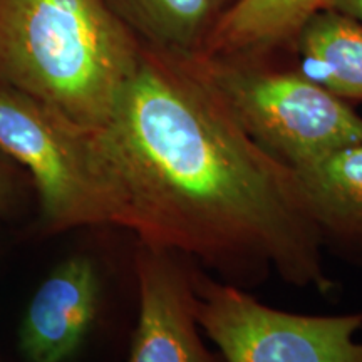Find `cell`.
Instances as JSON below:
<instances>
[{"instance_id":"7a4b0ae2","label":"cell","mask_w":362,"mask_h":362,"mask_svg":"<svg viewBox=\"0 0 362 362\" xmlns=\"http://www.w3.org/2000/svg\"><path fill=\"white\" fill-rule=\"evenodd\" d=\"M143 45L106 0H0V83L98 129Z\"/></svg>"},{"instance_id":"7c38bea8","label":"cell","mask_w":362,"mask_h":362,"mask_svg":"<svg viewBox=\"0 0 362 362\" xmlns=\"http://www.w3.org/2000/svg\"><path fill=\"white\" fill-rule=\"evenodd\" d=\"M17 187L11 170L7 168L6 163L0 158V214L11 211L17 203Z\"/></svg>"},{"instance_id":"8992f818","label":"cell","mask_w":362,"mask_h":362,"mask_svg":"<svg viewBox=\"0 0 362 362\" xmlns=\"http://www.w3.org/2000/svg\"><path fill=\"white\" fill-rule=\"evenodd\" d=\"M181 259L139 242V309L128 362H215L200 336L192 269Z\"/></svg>"},{"instance_id":"3957f363","label":"cell","mask_w":362,"mask_h":362,"mask_svg":"<svg viewBox=\"0 0 362 362\" xmlns=\"http://www.w3.org/2000/svg\"><path fill=\"white\" fill-rule=\"evenodd\" d=\"M178 61L253 141L291 168L362 141V117L297 69H269L247 59L208 54Z\"/></svg>"},{"instance_id":"5bb4252c","label":"cell","mask_w":362,"mask_h":362,"mask_svg":"<svg viewBox=\"0 0 362 362\" xmlns=\"http://www.w3.org/2000/svg\"><path fill=\"white\" fill-rule=\"evenodd\" d=\"M226 2H228V0H216V4H218V7H220V11H221V7H223L225 6V4ZM221 13V12H220Z\"/></svg>"},{"instance_id":"ba28073f","label":"cell","mask_w":362,"mask_h":362,"mask_svg":"<svg viewBox=\"0 0 362 362\" xmlns=\"http://www.w3.org/2000/svg\"><path fill=\"white\" fill-rule=\"evenodd\" d=\"M292 170L324 245L362 259V141Z\"/></svg>"},{"instance_id":"6da1fadb","label":"cell","mask_w":362,"mask_h":362,"mask_svg":"<svg viewBox=\"0 0 362 362\" xmlns=\"http://www.w3.org/2000/svg\"><path fill=\"white\" fill-rule=\"evenodd\" d=\"M115 225L230 282L267 272L329 292L322 237L298 178L178 59L144 47L106 123L90 131Z\"/></svg>"},{"instance_id":"4fadbf2b","label":"cell","mask_w":362,"mask_h":362,"mask_svg":"<svg viewBox=\"0 0 362 362\" xmlns=\"http://www.w3.org/2000/svg\"><path fill=\"white\" fill-rule=\"evenodd\" d=\"M362 24V0H329L327 7Z\"/></svg>"},{"instance_id":"5b68a950","label":"cell","mask_w":362,"mask_h":362,"mask_svg":"<svg viewBox=\"0 0 362 362\" xmlns=\"http://www.w3.org/2000/svg\"><path fill=\"white\" fill-rule=\"evenodd\" d=\"M200 329L225 362H362V310L305 315L269 307L235 284L192 270Z\"/></svg>"},{"instance_id":"52a82bcc","label":"cell","mask_w":362,"mask_h":362,"mask_svg":"<svg viewBox=\"0 0 362 362\" xmlns=\"http://www.w3.org/2000/svg\"><path fill=\"white\" fill-rule=\"evenodd\" d=\"M101 300V280L89 257L62 260L25 307L19 347L29 362H64L83 346Z\"/></svg>"},{"instance_id":"9c48e42d","label":"cell","mask_w":362,"mask_h":362,"mask_svg":"<svg viewBox=\"0 0 362 362\" xmlns=\"http://www.w3.org/2000/svg\"><path fill=\"white\" fill-rule=\"evenodd\" d=\"M329 0H237L216 17L198 54L250 59L296 37Z\"/></svg>"},{"instance_id":"30bf717a","label":"cell","mask_w":362,"mask_h":362,"mask_svg":"<svg viewBox=\"0 0 362 362\" xmlns=\"http://www.w3.org/2000/svg\"><path fill=\"white\" fill-rule=\"evenodd\" d=\"M292 42L298 72L344 101H362V24L322 8Z\"/></svg>"},{"instance_id":"8fae6325","label":"cell","mask_w":362,"mask_h":362,"mask_svg":"<svg viewBox=\"0 0 362 362\" xmlns=\"http://www.w3.org/2000/svg\"><path fill=\"white\" fill-rule=\"evenodd\" d=\"M144 47L173 59L202 51L220 7L216 0H106Z\"/></svg>"},{"instance_id":"277c9868","label":"cell","mask_w":362,"mask_h":362,"mask_svg":"<svg viewBox=\"0 0 362 362\" xmlns=\"http://www.w3.org/2000/svg\"><path fill=\"white\" fill-rule=\"evenodd\" d=\"M0 151L29 171L39 200V223L45 232L115 225L90 131L4 83Z\"/></svg>"}]
</instances>
